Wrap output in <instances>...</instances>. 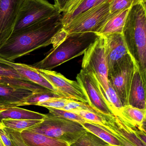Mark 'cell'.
Wrapping results in <instances>:
<instances>
[{"label": "cell", "mask_w": 146, "mask_h": 146, "mask_svg": "<svg viewBox=\"0 0 146 146\" xmlns=\"http://www.w3.org/2000/svg\"><path fill=\"white\" fill-rule=\"evenodd\" d=\"M62 15L50 18L12 34L0 47V58L13 62L34 50L53 44L63 28Z\"/></svg>", "instance_id": "cell-1"}, {"label": "cell", "mask_w": 146, "mask_h": 146, "mask_svg": "<svg viewBox=\"0 0 146 146\" xmlns=\"http://www.w3.org/2000/svg\"><path fill=\"white\" fill-rule=\"evenodd\" d=\"M146 5L141 2L129 8L122 34L129 53L138 66L146 84Z\"/></svg>", "instance_id": "cell-2"}, {"label": "cell", "mask_w": 146, "mask_h": 146, "mask_svg": "<svg viewBox=\"0 0 146 146\" xmlns=\"http://www.w3.org/2000/svg\"><path fill=\"white\" fill-rule=\"evenodd\" d=\"M98 35L95 33H72L66 37L47 52L45 57L32 65L38 69L51 70L75 57L84 54Z\"/></svg>", "instance_id": "cell-3"}, {"label": "cell", "mask_w": 146, "mask_h": 146, "mask_svg": "<svg viewBox=\"0 0 146 146\" xmlns=\"http://www.w3.org/2000/svg\"><path fill=\"white\" fill-rule=\"evenodd\" d=\"M46 115L41 122L27 129L61 140L70 145L87 132L79 123Z\"/></svg>", "instance_id": "cell-4"}, {"label": "cell", "mask_w": 146, "mask_h": 146, "mask_svg": "<svg viewBox=\"0 0 146 146\" xmlns=\"http://www.w3.org/2000/svg\"><path fill=\"white\" fill-rule=\"evenodd\" d=\"M108 0L80 15L63 27L67 35L92 32L97 34L111 15L110 2Z\"/></svg>", "instance_id": "cell-5"}, {"label": "cell", "mask_w": 146, "mask_h": 146, "mask_svg": "<svg viewBox=\"0 0 146 146\" xmlns=\"http://www.w3.org/2000/svg\"><path fill=\"white\" fill-rule=\"evenodd\" d=\"M58 13H61L54 4L47 0H24L11 35Z\"/></svg>", "instance_id": "cell-6"}, {"label": "cell", "mask_w": 146, "mask_h": 146, "mask_svg": "<svg viewBox=\"0 0 146 146\" xmlns=\"http://www.w3.org/2000/svg\"><path fill=\"white\" fill-rule=\"evenodd\" d=\"M82 69L96 76L105 90L108 88V68L105 51L104 37L99 36L85 51Z\"/></svg>", "instance_id": "cell-7"}, {"label": "cell", "mask_w": 146, "mask_h": 146, "mask_svg": "<svg viewBox=\"0 0 146 146\" xmlns=\"http://www.w3.org/2000/svg\"><path fill=\"white\" fill-rule=\"evenodd\" d=\"M134 70V61L129 54L118 65L108 72V82L116 92L123 106L129 105Z\"/></svg>", "instance_id": "cell-8"}, {"label": "cell", "mask_w": 146, "mask_h": 146, "mask_svg": "<svg viewBox=\"0 0 146 146\" xmlns=\"http://www.w3.org/2000/svg\"><path fill=\"white\" fill-rule=\"evenodd\" d=\"M76 79L86 95L90 106L104 117L114 115L103 95L100 82L94 74L81 69Z\"/></svg>", "instance_id": "cell-9"}, {"label": "cell", "mask_w": 146, "mask_h": 146, "mask_svg": "<svg viewBox=\"0 0 146 146\" xmlns=\"http://www.w3.org/2000/svg\"><path fill=\"white\" fill-rule=\"evenodd\" d=\"M63 97L70 100L88 104V99L77 81L69 80L61 73L51 70L38 69Z\"/></svg>", "instance_id": "cell-10"}, {"label": "cell", "mask_w": 146, "mask_h": 146, "mask_svg": "<svg viewBox=\"0 0 146 146\" xmlns=\"http://www.w3.org/2000/svg\"><path fill=\"white\" fill-rule=\"evenodd\" d=\"M24 0H0V47L11 36Z\"/></svg>", "instance_id": "cell-11"}, {"label": "cell", "mask_w": 146, "mask_h": 146, "mask_svg": "<svg viewBox=\"0 0 146 146\" xmlns=\"http://www.w3.org/2000/svg\"><path fill=\"white\" fill-rule=\"evenodd\" d=\"M105 40V51L108 72L129 54L122 33H113L103 36Z\"/></svg>", "instance_id": "cell-12"}, {"label": "cell", "mask_w": 146, "mask_h": 146, "mask_svg": "<svg viewBox=\"0 0 146 146\" xmlns=\"http://www.w3.org/2000/svg\"><path fill=\"white\" fill-rule=\"evenodd\" d=\"M0 63L11 67L25 80L43 87L58 94L63 97L53 85L42 75L37 69L33 67L32 66L9 61L1 58H0Z\"/></svg>", "instance_id": "cell-13"}, {"label": "cell", "mask_w": 146, "mask_h": 146, "mask_svg": "<svg viewBox=\"0 0 146 146\" xmlns=\"http://www.w3.org/2000/svg\"><path fill=\"white\" fill-rule=\"evenodd\" d=\"M33 92L0 82V103L6 109L24 106L25 101Z\"/></svg>", "instance_id": "cell-14"}, {"label": "cell", "mask_w": 146, "mask_h": 146, "mask_svg": "<svg viewBox=\"0 0 146 146\" xmlns=\"http://www.w3.org/2000/svg\"><path fill=\"white\" fill-rule=\"evenodd\" d=\"M105 122L103 124L113 129L134 145L146 146V144L143 143L137 136V133L142 131L127 124L118 116L114 115L105 117Z\"/></svg>", "instance_id": "cell-15"}, {"label": "cell", "mask_w": 146, "mask_h": 146, "mask_svg": "<svg viewBox=\"0 0 146 146\" xmlns=\"http://www.w3.org/2000/svg\"><path fill=\"white\" fill-rule=\"evenodd\" d=\"M146 86L139 67L135 63L134 73L129 92V105L141 110H146Z\"/></svg>", "instance_id": "cell-16"}, {"label": "cell", "mask_w": 146, "mask_h": 146, "mask_svg": "<svg viewBox=\"0 0 146 146\" xmlns=\"http://www.w3.org/2000/svg\"><path fill=\"white\" fill-rule=\"evenodd\" d=\"M97 0H70L62 14L63 27L95 6Z\"/></svg>", "instance_id": "cell-17"}, {"label": "cell", "mask_w": 146, "mask_h": 146, "mask_svg": "<svg viewBox=\"0 0 146 146\" xmlns=\"http://www.w3.org/2000/svg\"><path fill=\"white\" fill-rule=\"evenodd\" d=\"M23 141L28 146H70L67 142L28 129L21 133Z\"/></svg>", "instance_id": "cell-18"}, {"label": "cell", "mask_w": 146, "mask_h": 146, "mask_svg": "<svg viewBox=\"0 0 146 146\" xmlns=\"http://www.w3.org/2000/svg\"><path fill=\"white\" fill-rule=\"evenodd\" d=\"M129 9L111 15L105 25L97 34L99 36H105L113 33H122Z\"/></svg>", "instance_id": "cell-19"}, {"label": "cell", "mask_w": 146, "mask_h": 146, "mask_svg": "<svg viewBox=\"0 0 146 146\" xmlns=\"http://www.w3.org/2000/svg\"><path fill=\"white\" fill-rule=\"evenodd\" d=\"M146 110L138 109L128 105L123 106L120 114L117 116L127 124L136 127L144 132L142 126L144 122L146 121Z\"/></svg>", "instance_id": "cell-20"}, {"label": "cell", "mask_w": 146, "mask_h": 146, "mask_svg": "<svg viewBox=\"0 0 146 146\" xmlns=\"http://www.w3.org/2000/svg\"><path fill=\"white\" fill-rule=\"evenodd\" d=\"M46 114L32 111L17 106L9 107L0 110V120L5 118L21 120H42Z\"/></svg>", "instance_id": "cell-21"}, {"label": "cell", "mask_w": 146, "mask_h": 146, "mask_svg": "<svg viewBox=\"0 0 146 146\" xmlns=\"http://www.w3.org/2000/svg\"><path fill=\"white\" fill-rule=\"evenodd\" d=\"M81 124L87 131L100 138L109 145L121 146V143L119 141L114 135L97 124L87 121Z\"/></svg>", "instance_id": "cell-22"}, {"label": "cell", "mask_w": 146, "mask_h": 146, "mask_svg": "<svg viewBox=\"0 0 146 146\" xmlns=\"http://www.w3.org/2000/svg\"><path fill=\"white\" fill-rule=\"evenodd\" d=\"M100 86L103 95L108 102L112 113L115 115H118L123 107L119 96L109 82L106 90H105L100 83Z\"/></svg>", "instance_id": "cell-23"}, {"label": "cell", "mask_w": 146, "mask_h": 146, "mask_svg": "<svg viewBox=\"0 0 146 146\" xmlns=\"http://www.w3.org/2000/svg\"><path fill=\"white\" fill-rule=\"evenodd\" d=\"M0 82L19 88L27 89L31 91L33 93L42 92L48 89L43 87L26 80L11 77H0Z\"/></svg>", "instance_id": "cell-24"}, {"label": "cell", "mask_w": 146, "mask_h": 146, "mask_svg": "<svg viewBox=\"0 0 146 146\" xmlns=\"http://www.w3.org/2000/svg\"><path fill=\"white\" fill-rule=\"evenodd\" d=\"M39 120H21L5 118L1 120L3 126L6 128L10 129L21 133L42 121Z\"/></svg>", "instance_id": "cell-25"}, {"label": "cell", "mask_w": 146, "mask_h": 146, "mask_svg": "<svg viewBox=\"0 0 146 146\" xmlns=\"http://www.w3.org/2000/svg\"><path fill=\"white\" fill-rule=\"evenodd\" d=\"M59 98L63 97L58 94L47 89L42 92L33 93L26 100L24 106H36L38 103L44 102L51 99Z\"/></svg>", "instance_id": "cell-26"}, {"label": "cell", "mask_w": 146, "mask_h": 146, "mask_svg": "<svg viewBox=\"0 0 146 146\" xmlns=\"http://www.w3.org/2000/svg\"><path fill=\"white\" fill-rule=\"evenodd\" d=\"M108 144L100 138L87 131L70 146H107Z\"/></svg>", "instance_id": "cell-27"}, {"label": "cell", "mask_w": 146, "mask_h": 146, "mask_svg": "<svg viewBox=\"0 0 146 146\" xmlns=\"http://www.w3.org/2000/svg\"><path fill=\"white\" fill-rule=\"evenodd\" d=\"M141 2L146 3V0H111L110 2V13L115 14L124 9Z\"/></svg>", "instance_id": "cell-28"}, {"label": "cell", "mask_w": 146, "mask_h": 146, "mask_svg": "<svg viewBox=\"0 0 146 146\" xmlns=\"http://www.w3.org/2000/svg\"><path fill=\"white\" fill-rule=\"evenodd\" d=\"M47 109L49 111V114H48L53 116L58 117L71 121H75L81 124L87 121L83 117L72 111L54 108H47Z\"/></svg>", "instance_id": "cell-29"}, {"label": "cell", "mask_w": 146, "mask_h": 146, "mask_svg": "<svg viewBox=\"0 0 146 146\" xmlns=\"http://www.w3.org/2000/svg\"><path fill=\"white\" fill-rule=\"evenodd\" d=\"M74 112L83 117L87 121L94 124L100 125L103 124L105 122V119L104 117L95 111L87 110H81L77 111Z\"/></svg>", "instance_id": "cell-30"}, {"label": "cell", "mask_w": 146, "mask_h": 146, "mask_svg": "<svg viewBox=\"0 0 146 146\" xmlns=\"http://www.w3.org/2000/svg\"><path fill=\"white\" fill-rule=\"evenodd\" d=\"M69 100L63 98L51 99L44 102L38 103L36 106L45 108H54L62 110L67 104Z\"/></svg>", "instance_id": "cell-31"}, {"label": "cell", "mask_w": 146, "mask_h": 146, "mask_svg": "<svg viewBox=\"0 0 146 146\" xmlns=\"http://www.w3.org/2000/svg\"><path fill=\"white\" fill-rule=\"evenodd\" d=\"M62 110L72 111L73 112L81 110H87L97 112L91 106H90L88 104L82 103L80 101L70 100L67 104Z\"/></svg>", "instance_id": "cell-32"}, {"label": "cell", "mask_w": 146, "mask_h": 146, "mask_svg": "<svg viewBox=\"0 0 146 146\" xmlns=\"http://www.w3.org/2000/svg\"><path fill=\"white\" fill-rule=\"evenodd\" d=\"M0 77H11L26 80L21 77L14 69L7 65L1 63H0Z\"/></svg>", "instance_id": "cell-33"}, {"label": "cell", "mask_w": 146, "mask_h": 146, "mask_svg": "<svg viewBox=\"0 0 146 146\" xmlns=\"http://www.w3.org/2000/svg\"><path fill=\"white\" fill-rule=\"evenodd\" d=\"M5 128L8 133L13 146H28L21 138L20 132L10 129Z\"/></svg>", "instance_id": "cell-34"}, {"label": "cell", "mask_w": 146, "mask_h": 146, "mask_svg": "<svg viewBox=\"0 0 146 146\" xmlns=\"http://www.w3.org/2000/svg\"><path fill=\"white\" fill-rule=\"evenodd\" d=\"M98 125L99 126V127H102V128L104 129L105 130L107 131V132L109 133H110L112 134V135H114V136L119 141V142L121 143V146H135L134 145H133L132 143H130L127 140L123 138L122 136L120 135L119 134L116 133L113 129H111L110 128L108 127V126L104 125V124H102V125Z\"/></svg>", "instance_id": "cell-35"}, {"label": "cell", "mask_w": 146, "mask_h": 146, "mask_svg": "<svg viewBox=\"0 0 146 146\" xmlns=\"http://www.w3.org/2000/svg\"><path fill=\"white\" fill-rule=\"evenodd\" d=\"M0 139L5 146H13L8 133L2 123L0 125Z\"/></svg>", "instance_id": "cell-36"}, {"label": "cell", "mask_w": 146, "mask_h": 146, "mask_svg": "<svg viewBox=\"0 0 146 146\" xmlns=\"http://www.w3.org/2000/svg\"><path fill=\"white\" fill-rule=\"evenodd\" d=\"M55 4L57 9L61 13L63 12L67 3L70 0H54Z\"/></svg>", "instance_id": "cell-37"}, {"label": "cell", "mask_w": 146, "mask_h": 146, "mask_svg": "<svg viewBox=\"0 0 146 146\" xmlns=\"http://www.w3.org/2000/svg\"><path fill=\"white\" fill-rule=\"evenodd\" d=\"M4 109H6V108L4 107V106H3V105H2L0 103V110H4Z\"/></svg>", "instance_id": "cell-38"}, {"label": "cell", "mask_w": 146, "mask_h": 146, "mask_svg": "<svg viewBox=\"0 0 146 146\" xmlns=\"http://www.w3.org/2000/svg\"><path fill=\"white\" fill-rule=\"evenodd\" d=\"M0 146H5L4 145H3V142H2L1 141V139H0Z\"/></svg>", "instance_id": "cell-39"}, {"label": "cell", "mask_w": 146, "mask_h": 146, "mask_svg": "<svg viewBox=\"0 0 146 146\" xmlns=\"http://www.w3.org/2000/svg\"><path fill=\"white\" fill-rule=\"evenodd\" d=\"M107 146H117L111 145H109V144H108V145H107Z\"/></svg>", "instance_id": "cell-40"}, {"label": "cell", "mask_w": 146, "mask_h": 146, "mask_svg": "<svg viewBox=\"0 0 146 146\" xmlns=\"http://www.w3.org/2000/svg\"><path fill=\"white\" fill-rule=\"evenodd\" d=\"M1 121L0 120V125H1Z\"/></svg>", "instance_id": "cell-41"}]
</instances>
